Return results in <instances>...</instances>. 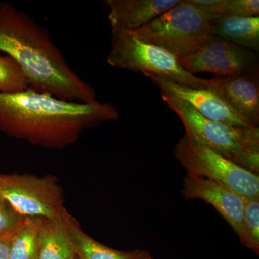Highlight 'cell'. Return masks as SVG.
<instances>
[{
	"mask_svg": "<svg viewBox=\"0 0 259 259\" xmlns=\"http://www.w3.org/2000/svg\"><path fill=\"white\" fill-rule=\"evenodd\" d=\"M118 117L107 102L66 101L30 88L0 93V131L44 147H66L86 130Z\"/></svg>",
	"mask_w": 259,
	"mask_h": 259,
	"instance_id": "cell-1",
	"label": "cell"
},
{
	"mask_svg": "<svg viewBox=\"0 0 259 259\" xmlns=\"http://www.w3.org/2000/svg\"><path fill=\"white\" fill-rule=\"evenodd\" d=\"M0 51L18 63L34 91L66 101H96L95 90L71 69L49 32L9 3H0Z\"/></svg>",
	"mask_w": 259,
	"mask_h": 259,
	"instance_id": "cell-2",
	"label": "cell"
},
{
	"mask_svg": "<svg viewBox=\"0 0 259 259\" xmlns=\"http://www.w3.org/2000/svg\"><path fill=\"white\" fill-rule=\"evenodd\" d=\"M161 95L163 101L180 117L190 139L258 175V127H231L208 120L178 97L162 90Z\"/></svg>",
	"mask_w": 259,
	"mask_h": 259,
	"instance_id": "cell-3",
	"label": "cell"
},
{
	"mask_svg": "<svg viewBox=\"0 0 259 259\" xmlns=\"http://www.w3.org/2000/svg\"><path fill=\"white\" fill-rule=\"evenodd\" d=\"M219 16L181 0L144 26L129 31L142 41L165 49L177 58L199 50L212 36L213 21Z\"/></svg>",
	"mask_w": 259,
	"mask_h": 259,
	"instance_id": "cell-4",
	"label": "cell"
},
{
	"mask_svg": "<svg viewBox=\"0 0 259 259\" xmlns=\"http://www.w3.org/2000/svg\"><path fill=\"white\" fill-rule=\"evenodd\" d=\"M112 67L169 79L195 89L207 88V79L186 71L178 58L162 48L142 41L129 30L112 28L111 49L107 59Z\"/></svg>",
	"mask_w": 259,
	"mask_h": 259,
	"instance_id": "cell-5",
	"label": "cell"
},
{
	"mask_svg": "<svg viewBox=\"0 0 259 259\" xmlns=\"http://www.w3.org/2000/svg\"><path fill=\"white\" fill-rule=\"evenodd\" d=\"M0 197L24 218L64 221L69 213L55 177L0 174Z\"/></svg>",
	"mask_w": 259,
	"mask_h": 259,
	"instance_id": "cell-6",
	"label": "cell"
},
{
	"mask_svg": "<svg viewBox=\"0 0 259 259\" xmlns=\"http://www.w3.org/2000/svg\"><path fill=\"white\" fill-rule=\"evenodd\" d=\"M174 155L187 175L226 186L245 197H259V175L247 171L187 135L174 148Z\"/></svg>",
	"mask_w": 259,
	"mask_h": 259,
	"instance_id": "cell-7",
	"label": "cell"
},
{
	"mask_svg": "<svg viewBox=\"0 0 259 259\" xmlns=\"http://www.w3.org/2000/svg\"><path fill=\"white\" fill-rule=\"evenodd\" d=\"M178 59L182 68L193 75L204 72L226 77L259 74L258 56L254 51L215 35L194 54Z\"/></svg>",
	"mask_w": 259,
	"mask_h": 259,
	"instance_id": "cell-8",
	"label": "cell"
},
{
	"mask_svg": "<svg viewBox=\"0 0 259 259\" xmlns=\"http://www.w3.org/2000/svg\"><path fill=\"white\" fill-rule=\"evenodd\" d=\"M182 196L185 200L200 199L212 206L229 223L242 243L244 197L217 182L189 175L184 178Z\"/></svg>",
	"mask_w": 259,
	"mask_h": 259,
	"instance_id": "cell-9",
	"label": "cell"
},
{
	"mask_svg": "<svg viewBox=\"0 0 259 259\" xmlns=\"http://www.w3.org/2000/svg\"><path fill=\"white\" fill-rule=\"evenodd\" d=\"M145 76L151 79L162 91L171 93L182 99L208 120L231 127L242 128L253 127L244 119L237 115L222 99L208 89L190 88L154 75L147 74Z\"/></svg>",
	"mask_w": 259,
	"mask_h": 259,
	"instance_id": "cell-10",
	"label": "cell"
},
{
	"mask_svg": "<svg viewBox=\"0 0 259 259\" xmlns=\"http://www.w3.org/2000/svg\"><path fill=\"white\" fill-rule=\"evenodd\" d=\"M207 89L253 127L259 125V74L207 79Z\"/></svg>",
	"mask_w": 259,
	"mask_h": 259,
	"instance_id": "cell-11",
	"label": "cell"
},
{
	"mask_svg": "<svg viewBox=\"0 0 259 259\" xmlns=\"http://www.w3.org/2000/svg\"><path fill=\"white\" fill-rule=\"evenodd\" d=\"M181 0H105L112 28L136 30L171 9Z\"/></svg>",
	"mask_w": 259,
	"mask_h": 259,
	"instance_id": "cell-12",
	"label": "cell"
},
{
	"mask_svg": "<svg viewBox=\"0 0 259 259\" xmlns=\"http://www.w3.org/2000/svg\"><path fill=\"white\" fill-rule=\"evenodd\" d=\"M66 225L79 259H154L148 250H119L99 243L83 231L71 214L66 218Z\"/></svg>",
	"mask_w": 259,
	"mask_h": 259,
	"instance_id": "cell-13",
	"label": "cell"
},
{
	"mask_svg": "<svg viewBox=\"0 0 259 259\" xmlns=\"http://www.w3.org/2000/svg\"><path fill=\"white\" fill-rule=\"evenodd\" d=\"M212 32L236 45L258 51L259 16L218 17L213 21Z\"/></svg>",
	"mask_w": 259,
	"mask_h": 259,
	"instance_id": "cell-14",
	"label": "cell"
},
{
	"mask_svg": "<svg viewBox=\"0 0 259 259\" xmlns=\"http://www.w3.org/2000/svg\"><path fill=\"white\" fill-rule=\"evenodd\" d=\"M66 218L64 221L44 219L37 259L77 258L66 228Z\"/></svg>",
	"mask_w": 259,
	"mask_h": 259,
	"instance_id": "cell-15",
	"label": "cell"
},
{
	"mask_svg": "<svg viewBox=\"0 0 259 259\" xmlns=\"http://www.w3.org/2000/svg\"><path fill=\"white\" fill-rule=\"evenodd\" d=\"M44 219L25 218V221L13 236L9 259H37Z\"/></svg>",
	"mask_w": 259,
	"mask_h": 259,
	"instance_id": "cell-16",
	"label": "cell"
},
{
	"mask_svg": "<svg viewBox=\"0 0 259 259\" xmlns=\"http://www.w3.org/2000/svg\"><path fill=\"white\" fill-rule=\"evenodd\" d=\"M207 13L219 17H257L258 0H187Z\"/></svg>",
	"mask_w": 259,
	"mask_h": 259,
	"instance_id": "cell-17",
	"label": "cell"
},
{
	"mask_svg": "<svg viewBox=\"0 0 259 259\" xmlns=\"http://www.w3.org/2000/svg\"><path fill=\"white\" fill-rule=\"evenodd\" d=\"M29 89V83L21 68L10 56H0V93H20Z\"/></svg>",
	"mask_w": 259,
	"mask_h": 259,
	"instance_id": "cell-18",
	"label": "cell"
},
{
	"mask_svg": "<svg viewBox=\"0 0 259 259\" xmlns=\"http://www.w3.org/2000/svg\"><path fill=\"white\" fill-rule=\"evenodd\" d=\"M243 205V236L241 244L259 253V197H245Z\"/></svg>",
	"mask_w": 259,
	"mask_h": 259,
	"instance_id": "cell-19",
	"label": "cell"
},
{
	"mask_svg": "<svg viewBox=\"0 0 259 259\" xmlns=\"http://www.w3.org/2000/svg\"><path fill=\"white\" fill-rule=\"evenodd\" d=\"M25 220V218L15 212L5 199L0 197V235L18 229Z\"/></svg>",
	"mask_w": 259,
	"mask_h": 259,
	"instance_id": "cell-20",
	"label": "cell"
},
{
	"mask_svg": "<svg viewBox=\"0 0 259 259\" xmlns=\"http://www.w3.org/2000/svg\"><path fill=\"white\" fill-rule=\"evenodd\" d=\"M18 229L5 234L0 235V259H9L12 241L15 232L18 231Z\"/></svg>",
	"mask_w": 259,
	"mask_h": 259,
	"instance_id": "cell-21",
	"label": "cell"
},
{
	"mask_svg": "<svg viewBox=\"0 0 259 259\" xmlns=\"http://www.w3.org/2000/svg\"><path fill=\"white\" fill-rule=\"evenodd\" d=\"M76 259H79V258H76Z\"/></svg>",
	"mask_w": 259,
	"mask_h": 259,
	"instance_id": "cell-22",
	"label": "cell"
}]
</instances>
